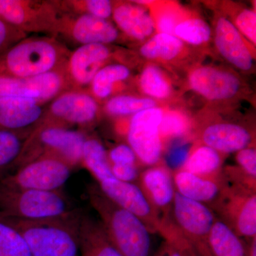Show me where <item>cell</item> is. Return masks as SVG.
Instances as JSON below:
<instances>
[{"label":"cell","mask_w":256,"mask_h":256,"mask_svg":"<svg viewBox=\"0 0 256 256\" xmlns=\"http://www.w3.org/2000/svg\"><path fill=\"white\" fill-rule=\"evenodd\" d=\"M68 8L78 14H89L96 18L107 20L112 14L114 5L109 0H85L69 1Z\"/></svg>","instance_id":"35"},{"label":"cell","mask_w":256,"mask_h":256,"mask_svg":"<svg viewBox=\"0 0 256 256\" xmlns=\"http://www.w3.org/2000/svg\"><path fill=\"white\" fill-rule=\"evenodd\" d=\"M112 16L121 31L138 41L150 36L156 28L154 20L146 8L134 3L114 4Z\"/></svg>","instance_id":"21"},{"label":"cell","mask_w":256,"mask_h":256,"mask_svg":"<svg viewBox=\"0 0 256 256\" xmlns=\"http://www.w3.org/2000/svg\"><path fill=\"white\" fill-rule=\"evenodd\" d=\"M164 111L160 108L146 109L133 114L127 131L128 144L142 164L153 166L160 162L163 142L160 126Z\"/></svg>","instance_id":"10"},{"label":"cell","mask_w":256,"mask_h":256,"mask_svg":"<svg viewBox=\"0 0 256 256\" xmlns=\"http://www.w3.org/2000/svg\"><path fill=\"white\" fill-rule=\"evenodd\" d=\"M98 105L92 96L82 92H68L60 95L50 106L53 117L70 124H84L96 118Z\"/></svg>","instance_id":"18"},{"label":"cell","mask_w":256,"mask_h":256,"mask_svg":"<svg viewBox=\"0 0 256 256\" xmlns=\"http://www.w3.org/2000/svg\"><path fill=\"white\" fill-rule=\"evenodd\" d=\"M110 56V50L105 44L80 45L69 55L67 62L69 76L77 85L90 84Z\"/></svg>","instance_id":"17"},{"label":"cell","mask_w":256,"mask_h":256,"mask_svg":"<svg viewBox=\"0 0 256 256\" xmlns=\"http://www.w3.org/2000/svg\"><path fill=\"white\" fill-rule=\"evenodd\" d=\"M214 38L218 54L230 65L240 72L252 70L254 57L244 37L226 16L216 20Z\"/></svg>","instance_id":"15"},{"label":"cell","mask_w":256,"mask_h":256,"mask_svg":"<svg viewBox=\"0 0 256 256\" xmlns=\"http://www.w3.org/2000/svg\"><path fill=\"white\" fill-rule=\"evenodd\" d=\"M26 36V34L0 20V56Z\"/></svg>","instance_id":"37"},{"label":"cell","mask_w":256,"mask_h":256,"mask_svg":"<svg viewBox=\"0 0 256 256\" xmlns=\"http://www.w3.org/2000/svg\"><path fill=\"white\" fill-rule=\"evenodd\" d=\"M174 15L170 12L162 13L156 21V28L160 33L174 35L175 26L178 24Z\"/></svg>","instance_id":"41"},{"label":"cell","mask_w":256,"mask_h":256,"mask_svg":"<svg viewBox=\"0 0 256 256\" xmlns=\"http://www.w3.org/2000/svg\"><path fill=\"white\" fill-rule=\"evenodd\" d=\"M190 126L188 118L182 112L174 110L164 112L160 126L162 141L181 137L188 132Z\"/></svg>","instance_id":"33"},{"label":"cell","mask_w":256,"mask_h":256,"mask_svg":"<svg viewBox=\"0 0 256 256\" xmlns=\"http://www.w3.org/2000/svg\"><path fill=\"white\" fill-rule=\"evenodd\" d=\"M133 3L134 4H137L138 5H148L153 4L154 1H152V0H138V1H133Z\"/></svg>","instance_id":"43"},{"label":"cell","mask_w":256,"mask_h":256,"mask_svg":"<svg viewBox=\"0 0 256 256\" xmlns=\"http://www.w3.org/2000/svg\"><path fill=\"white\" fill-rule=\"evenodd\" d=\"M210 242L214 256H256V237L247 242L218 218L210 229Z\"/></svg>","instance_id":"22"},{"label":"cell","mask_w":256,"mask_h":256,"mask_svg":"<svg viewBox=\"0 0 256 256\" xmlns=\"http://www.w3.org/2000/svg\"><path fill=\"white\" fill-rule=\"evenodd\" d=\"M170 216L197 256H214L210 235L216 216L210 207L176 192Z\"/></svg>","instance_id":"8"},{"label":"cell","mask_w":256,"mask_h":256,"mask_svg":"<svg viewBox=\"0 0 256 256\" xmlns=\"http://www.w3.org/2000/svg\"><path fill=\"white\" fill-rule=\"evenodd\" d=\"M58 16L53 3L26 0H0V20L26 34H56Z\"/></svg>","instance_id":"9"},{"label":"cell","mask_w":256,"mask_h":256,"mask_svg":"<svg viewBox=\"0 0 256 256\" xmlns=\"http://www.w3.org/2000/svg\"><path fill=\"white\" fill-rule=\"evenodd\" d=\"M200 143L222 154L236 153L254 146L255 138L252 131L242 124L214 122L203 126L200 131Z\"/></svg>","instance_id":"16"},{"label":"cell","mask_w":256,"mask_h":256,"mask_svg":"<svg viewBox=\"0 0 256 256\" xmlns=\"http://www.w3.org/2000/svg\"><path fill=\"white\" fill-rule=\"evenodd\" d=\"M73 168L63 160L40 156L0 178V183L10 188L60 191L67 182Z\"/></svg>","instance_id":"7"},{"label":"cell","mask_w":256,"mask_h":256,"mask_svg":"<svg viewBox=\"0 0 256 256\" xmlns=\"http://www.w3.org/2000/svg\"><path fill=\"white\" fill-rule=\"evenodd\" d=\"M0 256H32L20 232L0 217Z\"/></svg>","instance_id":"32"},{"label":"cell","mask_w":256,"mask_h":256,"mask_svg":"<svg viewBox=\"0 0 256 256\" xmlns=\"http://www.w3.org/2000/svg\"><path fill=\"white\" fill-rule=\"evenodd\" d=\"M68 54L54 38H24L0 56V74L32 78L57 70Z\"/></svg>","instance_id":"3"},{"label":"cell","mask_w":256,"mask_h":256,"mask_svg":"<svg viewBox=\"0 0 256 256\" xmlns=\"http://www.w3.org/2000/svg\"><path fill=\"white\" fill-rule=\"evenodd\" d=\"M97 185L109 200L142 220L151 234H159L162 218L150 204L138 184L124 182L114 176Z\"/></svg>","instance_id":"11"},{"label":"cell","mask_w":256,"mask_h":256,"mask_svg":"<svg viewBox=\"0 0 256 256\" xmlns=\"http://www.w3.org/2000/svg\"><path fill=\"white\" fill-rule=\"evenodd\" d=\"M153 256H181L178 249L169 242H165Z\"/></svg>","instance_id":"42"},{"label":"cell","mask_w":256,"mask_h":256,"mask_svg":"<svg viewBox=\"0 0 256 256\" xmlns=\"http://www.w3.org/2000/svg\"><path fill=\"white\" fill-rule=\"evenodd\" d=\"M188 82L193 92L210 101L230 100L242 90V80L235 74L210 66L193 69Z\"/></svg>","instance_id":"12"},{"label":"cell","mask_w":256,"mask_h":256,"mask_svg":"<svg viewBox=\"0 0 256 256\" xmlns=\"http://www.w3.org/2000/svg\"><path fill=\"white\" fill-rule=\"evenodd\" d=\"M32 132L0 130V178L14 168Z\"/></svg>","instance_id":"25"},{"label":"cell","mask_w":256,"mask_h":256,"mask_svg":"<svg viewBox=\"0 0 256 256\" xmlns=\"http://www.w3.org/2000/svg\"><path fill=\"white\" fill-rule=\"evenodd\" d=\"M212 32L208 24L202 18H192L178 22L174 35L181 41L194 46H200L210 42Z\"/></svg>","instance_id":"30"},{"label":"cell","mask_w":256,"mask_h":256,"mask_svg":"<svg viewBox=\"0 0 256 256\" xmlns=\"http://www.w3.org/2000/svg\"><path fill=\"white\" fill-rule=\"evenodd\" d=\"M82 213L45 220L4 218L20 232L32 256H80L79 226Z\"/></svg>","instance_id":"2"},{"label":"cell","mask_w":256,"mask_h":256,"mask_svg":"<svg viewBox=\"0 0 256 256\" xmlns=\"http://www.w3.org/2000/svg\"><path fill=\"white\" fill-rule=\"evenodd\" d=\"M210 208L242 239L256 237V191L226 183Z\"/></svg>","instance_id":"6"},{"label":"cell","mask_w":256,"mask_h":256,"mask_svg":"<svg viewBox=\"0 0 256 256\" xmlns=\"http://www.w3.org/2000/svg\"><path fill=\"white\" fill-rule=\"evenodd\" d=\"M78 210L62 190H24L10 188L0 183V217L45 220L67 216Z\"/></svg>","instance_id":"4"},{"label":"cell","mask_w":256,"mask_h":256,"mask_svg":"<svg viewBox=\"0 0 256 256\" xmlns=\"http://www.w3.org/2000/svg\"><path fill=\"white\" fill-rule=\"evenodd\" d=\"M110 169L114 178L124 182H136L140 174L137 164H110Z\"/></svg>","instance_id":"40"},{"label":"cell","mask_w":256,"mask_h":256,"mask_svg":"<svg viewBox=\"0 0 256 256\" xmlns=\"http://www.w3.org/2000/svg\"><path fill=\"white\" fill-rule=\"evenodd\" d=\"M224 154L200 143L188 152L180 169L202 178L218 180L223 176Z\"/></svg>","instance_id":"24"},{"label":"cell","mask_w":256,"mask_h":256,"mask_svg":"<svg viewBox=\"0 0 256 256\" xmlns=\"http://www.w3.org/2000/svg\"><path fill=\"white\" fill-rule=\"evenodd\" d=\"M110 164H137L138 158L129 144H121L114 146L108 154Z\"/></svg>","instance_id":"38"},{"label":"cell","mask_w":256,"mask_h":256,"mask_svg":"<svg viewBox=\"0 0 256 256\" xmlns=\"http://www.w3.org/2000/svg\"><path fill=\"white\" fill-rule=\"evenodd\" d=\"M175 191L192 201L210 206L225 186L224 176L218 180L200 178L182 169L172 172Z\"/></svg>","instance_id":"20"},{"label":"cell","mask_w":256,"mask_h":256,"mask_svg":"<svg viewBox=\"0 0 256 256\" xmlns=\"http://www.w3.org/2000/svg\"><path fill=\"white\" fill-rule=\"evenodd\" d=\"M156 107V101L150 98L118 96L108 101L106 105V110L111 116H126Z\"/></svg>","instance_id":"31"},{"label":"cell","mask_w":256,"mask_h":256,"mask_svg":"<svg viewBox=\"0 0 256 256\" xmlns=\"http://www.w3.org/2000/svg\"><path fill=\"white\" fill-rule=\"evenodd\" d=\"M159 234L163 237L165 242H169L180 252L181 256H197L196 252L185 239L182 234L178 228L171 216L162 220Z\"/></svg>","instance_id":"34"},{"label":"cell","mask_w":256,"mask_h":256,"mask_svg":"<svg viewBox=\"0 0 256 256\" xmlns=\"http://www.w3.org/2000/svg\"><path fill=\"white\" fill-rule=\"evenodd\" d=\"M86 138L82 132L53 124H41L28 138L16 170L40 156H54L72 168L82 164Z\"/></svg>","instance_id":"5"},{"label":"cell","mask_w":256,"mask_h":256,"mask_svg":"<svg viewBox=\"0 0 256 256\" xmlns=\"http://www.w3.org/2000/svg\"><path fill=\"white\" fill-rule=\"evenodd\" d=\"M82 164L98 183L114 178L107 152L98 140L94 138L86 140L82 150Z\"/></svg>","instance_id":"27"},{"label":"cell","mask_w":256,"mask_h":256,"mask_svg":"<svg viewBox=\"0 0 256 256\" xmlns=\"http://www.w3.org/2000/svg\"><path fill=\"white\" fill-rule=\"evenodd\" d=\"M138 186L160 218L171 215L175 196L172 172L166 165L156 164L140 174Z\"/></svg>","instance_id":"14"},{"label":"cell","mask_w":256,"mask_h":256,"mask_svg":"<svg viewBox=\"0 0 256 256\" xmlns=\"http://www.w3.org/2000/svg\"><path fill=\"white\" fill-rule=\"evenodd\" d=\"M87 194L108 238L122 256H151V233L142 220L109 200L98 185H90Z\"/></svg>","instance_id":"1"},{"label":"cell","mask_w":256,"mask_h":256,"mask_svg":"<svg viewBox=\"0 0 256 256\" xmlns=\"http://www.w3.org/2000/svg\"><path fill=\"white\" fill-rule=\"evenodd\" d=\"M237 166L246 174L256 178V150L255 146L237 152L236 156Z\"/></svg>","instance_id":"39"},{"label":"cell","mask_w":256,"mask_h":256,"mask_svg":"<svg viewBox=\"0 0 256 256\" xmlns=\"http://www.w3.org/2000/svg\"><path fill=\"white\" fill-rule=\"evenodd\" d=\"M184 48V42L174 35L158 33L140 47V52L148 60L170 62L180 56Z\"/></svg>","instance_id":"26"},{"label":"cell","mask_w":256,"mask_h":256,"mask_svg":"<svg viewBox=\"0 0 256 256\" xmlns=\"http://www.w3.org/2000/svg\"><path fill=\"white\" fill-rule=\"evenodd\" d=\"M130 70L124 64H114L102 66L92 79V94L98 98L104 99L112 94L114 84L129 78Z\"/></svg>","instance_id":"28"},{"label":"cell","mask_w":256,"mask_h":256,"mask_svg":"<svg viewBox=\"0 0 256 256\" xmlns=\"http://www.w3.org/2000/svg\"><path fill=\"white\" fill-rule=\"evenodd\" d=\"M234 26L240 32L242 36L256 44V14L255 10L244 8L240 9L234 15Z\"/></svg>","instance_id":"36"},{"label":"cell","mask_w":256,"mask_h":256,"mask_svg":"<svg viewBox=\"0 0 256 256\" xmlns=\"http://www.w3.org/2000/svg\"><path fill=\"white\" fill-rule=\"evenodd\" d=\"M41 104L26 98H0V130H25L41 118Z\"/></svg>","instance_id":"19"},{"label":"cell","mask_w":256,"mask_h":256,"mask_svg":"<svg viewBox=\"0 0 256 256\" xmlns=\"http://www.w3.org/2000/svg\"><path fill=\"white\" fill-rule=\"evenodd\" d=\"M60 33L80 45H106L116 42L119 36L117 28L107 20L85 14L76 18L60 16L56 32Z\"/></svg>","instance_id":"13"},{"label":"cell","mask_w":256,"mask_h":256,"mask_svg":"<svg viewBox=\"0 0 256 256\" xmlns=\"http://www.w3.org/2000/svg\"><path fill=\"white\" fill-rule=\"evenodd\" d=\"M80 256H122L112 245L99 220L82 214L79 226Z\"/></svg>","instance_id":"23"},{"label":"cell","mask_w":256,"mask_h":256,"mask_svg":"<svg viewBox=\"0 0 256 256\" xmlns=\"http://www.w3.org/2000/svg\"><path fill=\"white\" fill-rule=\"evenodd\" d=\"M139 84L142 92L153 98L166 99L172 92L168 79L161 69L154 64L144 67L140 76Z\"/></svg>","instance_id":"29"}]
</instances>
